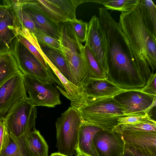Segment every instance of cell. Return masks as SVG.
<instances>
[{
  "instance_id": "cell-8",
  "label": "cell",
  "mask_w": 156,
  "mask_h": 156,
  "mask_svg": "<svg viewBox=\"0 0 156 156\" xmlns=\"http://www.w3.org/2000/svg\"><path fill=\"white\" fill-rule=\"evenodd\" d=\"M113 98L122 107L124 114L127 116L145 115L156 106V96L140 90H125Z\"/></svg>"
},
{
  "instance_id": "cell-31",
  "label": "cell",
  "mask_w": 156,
  "mask_h": 156,
  "mask_svg": "<svg viewBox=\"0 0 156 156\" xmlns=\"http://www.w3.org/2000/svg\"><path fill=\"white\" fill-rule=\"evenodd\" d=\"M70 22L76 35L80 41L81 43L85 42L87 37L88 23L77 19Z\"/></svg>"
},
{
  "instance_id": "cell-4",
  "label": "cell",
  "mask_w": 156,
  "mask_h": 156,
  "mask_svg": "<svg viewBox=\"0 0 156 156\" xmlns=\"http://www.w3.org/2000/svg\"><path fill=\"white\" fill-rule=\"evenodd\" d=\"M58 31L61 49L67 64L69 81L83 92L85 85L92 77L86 58L84 46L76 35L69 22L59 24Z\"/></svg>"
},
{
  "instance_id": "cell-30",
  "label": "cell",
  "mask_w": 156,
  "mask_h": 156,
  "mask_svg": "<svg viewBox=\"0 0 156 156\" xmlns=\"http://www.w3.org/2000/svg\"><path fill=\"white\" fill-rule=\"evenodd\" d=\"M32 35L35 37L39 44L61 50L59 40L51 37L40 30L36 29L35 32Z\"/></svg>"
},
{
  "instance_id": "cell-15",
  "label": "cell",
  "mask_w": 156,
  "mask_h": 156,
  "mask_svg": "<svg viewBox=\"0 0 156 156\" xmlns=\"http://www.w3.org/2000/svg\"><path fill=\"white\" fill-rule=\"evenodd\" d=\"M125 90L107 78L102 79L91 78L84 87L81 95L95 98L112 97Z\"/></svg>"
},
{
  "instance_id": "cell-32",
  "label": "cell",
  "mask_w": 156,
  "mask_h": 156,
  "mask_svg": "<svg viewBox=\"0 0 156 156\" xmlns=\"http://www.w3.org/2000/svg\"><path fill=\"white\" fill-rule=\"evenodd\" d=\"M10 142L9 132L2 117H0V153L5 149Z\"/></svg>"
},
{
  "instance_id": "cell-16",
  "label": "cell",
  "mask_w": 156,
  "mask_h": 156,
  "mask_svg": "<svg viewBox=\"0 0 156 156\" xmlns=\"http://www.w3.org/2000/svg\"><path fill=\"white\" fill-rule=\"evenodd\" d=\"M101 130H102L98 127L82 122L76 149V156H98L94 138L96 133Z\"/></svg>"
},
{
  "instance_id": "cell-22",
  "label": "cell",
  "mask_w": 156,
  "mask_h": 156,
  "mask_svg": "<svg viewBox=\"0 0 156 156\" xmlns=\"http://www.w3.org/2000/svg\"><path fill=\"white\" fill-rule=\"evenodd\" d=\"M32 1L40 10L57 25L63 22H70L64 13L48 0H32Z\"/></svg>"
},
{
  "instance_id": "cell-36",
  "label": "cell",
  "mask_w": 156,
  "mask_h": 156,
  "mask_svg": "<svg viewBox=\"0 0 156 156\" xmlns=\"http://www.w3.org/2000/svg\"><path fill=\"white\" fill-rule=\"evenodd\" d=\"M9 12V9L6 5L0 4V21L6 17Z\"/></svg>"
},
{
  "instance_id": "cell-19",
  "label": "cell",
  "mask_w": 156,
  "mask_h": 156,
  "mask_svg": "<svg viewBox=\"0 0 156 156\" xmlns=\"http://www.w3.org/2000/svg\"><path fill=\"white\" fill-rule=\"evenodd\" d=\"M39 44L43 52L48 60L69 81V75L67 64L66 58L61 50L46 45Z\"/></svg>"
},
{
  "instance_id": "cell-5",
  "label": "cell",
  "mask_w": 156,
  "mask_h": 156,
  "mask_svg": "<svg viewBox=\"0 0 156 156\" xmlns=\"http://www.w3.org/2000/svg\"><path fill=\"white\" fill-rule=\"evenodd\" d=\"M82 122L78 111L69 107L55 122L58 152L67 156H76L79 130Z\"/></svg>"
},
{
  "instance_id": "cell-35",
  "label": "cell",
  "mask_w": 156,
  "mask_h": 156,
  "mask_svg": "<svg viewBox=\"0 0 156 156\" xmlns=\"http://www.w3.org/2000/svg\"><path fill=\"white\" fill-rule=\"evenodd\" d=\"M127 153L132 156H152L139 151L133 147L125 145L124 153Z\"/></svg>"
},
{
  "instance_id": "cell-7",
  "label": "cell",
  "mask_w": 156,
  "mask_h": 156,
  "mask_svg": "<svg viewBox=\"0 0 156 156\" xmlns=\"http://www.w3.org/2000/svg\"><path fill=\"white\" fill-rule=\"evenodd\" d=\"M10 51L16 59L19 70L24 75L32 76L44 84H53L51 72L45 68L17 37Z\"/></svg>"
},
{
  "instance_id": "cell-1",
  "label": "cell",
  "mask_w": 156,
  "mask_h": 156,
  "mask_svg": "<svg viewBox=\"0 0 156 156\" xmlns=\"http://www.w3.org/2000/svg\"><path fill=\"white\" fill-rule=\"evenodd\" d=\"M99 14L107 41V79L122 89L140 90L147 81L133 58L120 24L105 8H99Z\"/></svg>"
},
{
  "instance_id": "cell-21",
  "label": "cell",
  "mask_w": 156,
  "mask_h": 156,
  "mask_svg": "<svg viewBox=\"0 0 156 156\" xmlns=\"http://www.w3.org/2000/svg\"><path fill=\"white\" fill-rule=\"evenodd\" d=\"M39 51L62 85L64 90L60 92L62 94L71 101L80 98L82 93L81 90L71 83L56 69L44 55L41 49Z\"/></svg>"
},
{
  "instance_id": "cell-33",
  "label": "cell",
  "mask_w": 156,
  "mask_h": 156,
  "mask_svg": "<svg viewBox=\"0 0 156 156\" xmlns=\"http://www.w3.org/2000/svg\"><path fill=\"white\" fill-rule=\"evenodd\" d=\"M156 73L151 74L145 85L140 90L143 92L156 96Z\"/></svg>"
},
{
  "instance_id": "cell-29",
  "label": "cell",
  "mask_w": 156,
  "mask_h": 156,
  "mask_svg": "<svg viewBox=\"0 0 156 156\" xmlns=\"http://www.w3.org/2000/svg\"><path fill=\"white\" fill-rule=\"evenodd\" d=\"M84 51L86 58L92 74V78L105 79L107 78L98 61L88 46L85 44Z\"/></svg>"
},
{
  "instance_id": "cell-40",
  "label": "cell",
  "mask_w": 156,
  "mask_h": 156,
  "mask_svg": "<svg viewBox=\"0 0 156 156\" xmlns=\"http://www.w3.org/2000/svg\"></svg>"
},
{
  "instance_id": "cell-23",
  "label": "cell",
  "mask_w": 156,
  "mask_h": 156,
  "mask_svg": "<svg viewBox=\"0 0 156 156\" xmlns=\"http://www.w3.org/2000/svg\"><path fill=\"white\" fill-rule=\"evenodd\" d=\"M31 131H27L19 137L9 134L10 142L6 148L0 153V156H30L24 147L25 138Z\"/></svg>"
},
{
  "instance_id": "cell-13",
  "label": "cell",
  "mask_w": 156,
  "mask_h": 156,
  "mask_svg": "<svg viewBox=\"0 0 156 156\" xmlns=\"http://www.w3.org/2000/svg\"><path fill=\"white\" fill-rule=\"evenodd\" d=\"M22 10L38 29L51 37L59 40L57 25L54 23L33 3L32 0H16Z\"/></svg>"
},
{
  "instance_id": "cell-28",
  "label": "cell",
  "mask_w": 156,
  "mask_h": 156,
  "mask_svg": "<svg viewBox=\"0 0 156 156\" xmlns=\"http://www.w3.org/2000/svg\"><path fill=\"white\" fill-rule=\"evenodd\" d=\"M16 37L41 62L45 68L51 72V68L36 47L28 38L23 30L16 25Z\"/></svg>"
},
{
  "instance_id": "cell-11",
  "label": "cell",
  "mask_w": 156,
  "mask_h": 156,
  "mask_svg": "<svg viewBox=\"0 0 156 156\" xmlns=\"http://www.w3.org/2000/svg\"><path fill=\"white\" fill-rule=\"evenodd\" d=\"M85 44L92 52L107 76L108 69L106 39L99 17L96 15L93 16L88 23Z\"/></svg>"
},
{
  "instance_id": "cell-2",
  "label": "cell",
  "mask_w": 156,
  "mask_h": 156,
  "mask_svg": "<svg viewBox=\"0 0 156 156\" xmlns=\"http://www.w3.org/2000/svg\"><path fill=\"white\" fill-rule=\"evenodd\" d=\"M119 23L128 40L136 62L146 61L154 73L156 69V37L146 27L138 6L122 12Z\"/></svg>"
},
{
  "instance_id": "cell-10",
  "label": "cell",
  "mask_w": 156,
  "mask_h": 156,
  "mask_svg": "<svg viewBox=\"0 0 156 156\" xmlns=\"http://www.w3.org/2000/svg\"><path fill=\"white\" fill-rule=\"evenodd\" d=\"M24 75L20 70L0 86V117L4 116L20 101L28 98Z\"/></svg>"
},
{
  "instance_id": "cell-26",
  "label": "cell",
  "mask_w": 156,
  "mask_h": 156,
  "mask_svg": "<svg viewBox=\"0 0 156 156\" xmlns=\"http://www.w3.org/2000/svg\"><path fill=\"white\" fill-rule=\"evenodd\" d=\"M89 0H48L58 7L65 15L70 22L77 19L76 15L77 7L79 5L88 2Z\"/></svg>"
},
{
  "instance_id": "cell-38",
  "label": "cell",
  "mask_w": 156,
  "mask_h": 156,
  "mask_svg": "<svg viewBox=\"0 0 156 156\" xmlns=\"http://www.w3.org/2000/svg\"><path fill=\"white\" fill-rule=\"evenodd\" d=\"M50 156H67L61 154L59 152H55L52 153Z\"/></svg>"
},
{
  "instance_id": "cell-20",
  "label": "cell",
  "mask_w": 156,
  "mask_h": 156,
  "mask_svg": "<svg viewBox=\"0 0 156 156\" xmlns=\"http://www.w3.org/2000/svg\"><path fill=\"white\" fill-rule=\"evenodd\" d=\"M138 6L146 27L156 37V5L151 0H140Z\"/></svg>"
},
{
  "instance_id": "cell-3",
  "label": "cell",
  "mask_w": 156,
  "mask_h": 156,
  "mask_svg": "<svg viewBox=\"0 0 156 156\" xmlns=\"http://www.w3.org/2000/svg\"><path fill=\"white\" fill-rule=\"evenodd\" d=\"M70 105L78 111L83 122L110 133L114 132L118 126L119 119L127 116L113 97L81 95L71 101Z\"/></svg>"
},
{
  "instance_id": "cell-25",
  "label": "cell",
  "mask_w": 156,
  "mask_h": 156,
  "mask_svg": "<svg viewBox=\"0 0 156 156\" xmlns=\"http://www.w3.org/2000/svg\"><path fill=\"white\" fill-rule=\"evenodd\" d=\"M114 131L121 133L130 131L156 132V122L149 117L137 122L120 125L117 126Z\"/></svg>"
},
{
  "instance_id": "cell-6",
  "label": "cell",
  "mask_w": 156,
  "mask_h": 156,
  "mask_svg": "<svg viewBox=\"0 0 156 156\" xmlns=\"http://www.w3.org/2000/svg\"><path fill=\"white\" fill-rule=\"evenodd\" d=\"M37 110L28 98L23 99L2 117L9 134L19 137L35 128Z\"/></svg>"
},
{
  "instance_id": "cell-34",
  "label": "cell",
  "mask_w": 156,
  "mask_h": 156,
  "mask_svg": "<svg viewBox=\"0 0 156 156\" xmlns=\"http://www.w3.org/2000/svg\"><path fill=\"white\" fill-rule=\"evenodd\" d=\"M149 117H150L147 114L142 115H130L122 117L118 119V126L121 124H132L137 122Z\"/></svg>"
},
{
  "instance_id": "cell-24",
  "label": "cell",
  "mask_w": 156,
  "mask_h": 156,
  "mask_svg": "<svg viewBox=\"0 0 156 156\" xmlns=\"http://www.w3.org/2000/svg\"><path fill=\"white\" fill-rule=\"evenodd\" d=\"M140 0H97L89 2L101 4L107 10H116L125 12L137 7Z\"/></svg>"
},
{
  "instance_id": "cell-18",
  "label": "cell",
  "mask_w": 156,
  "mask_h": 156,
  "mask_svg": "<svg viewBox=\"0 0 156 156\" xmlns=\"http://www.w3.org/2000/svg\"><path fill=\"white\" fill-rule=\"evenodd\" d=\"M16 38L14 18L9 10L8 16L0 21V51L7 49L10 51Z\"/></svg>"
},
{
  "instance_id": "cell-14",
  "label": "cell",
  "mask_w": 156,
  "mask_h": 156,
  "mask_svg": "<svg viewBox=\"0 0 156 156\" xmlns=\"http://www.w3.org/2000/svg\"><path fill=\"white\" fill-rule=\"evenodd\" d=\"M121 133L125 145L149 155L156 156V132L130 131Z\"/></svg>"
},
{
  "instance_id": "cell-27",
  "label": "cell",
  "mask_w": 156,
  "mask_h": 156,
  "mask_svg": "<svg viewBox=\"0 0 156 156\" xmlns=\"http://www.w3.org/2000/svg\"><path fill=\"white\" fill-rule=\"evenodd\" d=\"M19 71L11 53L0 61V86Z\"/></svg>"
},
{
  "instance_id": "cell-39",
  "label": "cell",
  "mask_w": 156,
  "mask_h": 156,
  "mask_svg": "<svg viewBox=\"0 0 156 156\" xmlns=\"http://www.w3.org/2000/svg\"><path fill=\"white\" fill-rule=\"evenodd\" d=\"M123 156H132L130 154L125 153Z\"/></svg>"
},
{
  "instance_id": "cell-17",
  "label": "cell",
  "mask_w": 156,
  "mask_h": 156,
  "mask_svg": "<svg viewBox=\"0 0 156 156\" xmlns=\"http://www.w3.org/2000/svg\"><path fill=\"white\" fill-rule=\"evenodd\" d=\"M24 147L30 156H48V147L43 137L36 128L26 136Z\"/></svg>"
},
{
  "instance_id": "cell-37",
  "label": "cell",
  "mask_w": 156,
  "mask_h": 156,
  "mask_svg": "<svg viewBox=\"0 0 156 156\" xmlns=\"http://www.w3.org/2000/svg\"><path fill=\"white\" fill-rule=\"evenodd\" d=\"M11 53L10 51L7 49L0 51V61L5 58Z\"/></svg>"
},
{
  "instance_id": "cell-12",
  "label": "cell",
  "mask_w": 156,
  "mask_h": 156,
  "mask_svg": "<svg viewBox=\"0 0 156 156\" xmlns=\"http://www.w3.org/2000/svg\"><path fill=\"white\" fill-rule=\"evenodd\" d=\"M94 142L98 156H123L125 143L120 133L101 130L94 135Z\"/></svg>"
},
{
  "instance_id": "cell-9",
  "label": "cell",
  "mask_w": 156,
  "mask_h": 156,
  "mask_svg": "<svg viewBox=\"0 0 156 156\" xmlns=\"http://www.w3.org/2000/svg\"><path fill=\"white\" fill-rule=\"evenodd\" d=\"M24 82L28 98L34 106L53 108L61 104L60 93L53 84H44L28 75H24Z\"/></svg>"
}]
</instances>
